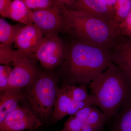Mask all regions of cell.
<instances>
[{"instance_id": "cell-10", "label": "cell", "mask_w": 131, "mask_h": 131, "mask_svg": "<svg viewBox=\"0 0 131 131\" xmlns=\"http://www.w3.org/2000/svg\"><path fill=\"white\" fill-rule=\"evenodd\" d=\"M68 8L81 11L106 21L116 20L113 8L108 6L104 0H75Z\"/></svg>"}, {"instance_id": "cell-23", "label": "cell", "mask_w": 131, "mask_h": 131, "mask_svg": "<svg viewBox=\"0 0 131 131\" xmlns=\"http://www.w3.org/2000/svg\"><path fill=\"white\" fill-rule=\"evenodd\" d=\"M12 68L7 65L0 66V91L1 93L7 89L9 75Z\"/></svg>"}, {"instance_id": "cell-19", "label": "cell", "mask_w": 131, "mask_h": 131, "mask_svg": "<svg viewBox=\"0 0 131 131\" xmlns=\"http://www.w3.org/2000/svg\"><path fill=\"white\" fill-rule=\"evenodd\" d=\"M108 118L105 114L93 107L86 122L93 126L98 130H100Z\"/></svg>"}, {"instance_id": "cell-6", "label": "cell", "mask_w": 131, "mask_h": 131, "mask_svg": "<svg viewBox=\"0 0 131 131\" xmlns=\"http://www.w3.org/2000/svg\"><path fill=\"white\" fill-rule=\"evenodd\" d=\"M14 68L9 75L8 89L21 90L31 84L40 74L34 59L20 55L14 50Z\"/></svg>"}, {"instance_id": "cell-24", "label": "cell", "mask_w": 131, "mask_h": 131, "mask_svg": "<svg viewBox=\"0 0 131 131\" xmlns=\"http://www.w3.org/2000/svg\"><path fill=\"white\" fill-rule=\"evenodd\" d=\"M121 35L131 39V11L128 16L119 24Z\"/></svg>"}, {"instance_id": "cell-17", "label": "cell", "mask_w": 131, "mask_h": 131, "mask_svg": "<svg viewBox=\"0 0 131 131\" xmlns=\"http://www.w3.org/2000/svg\"><path fill=\"white\" fill-rule=\"evenodd\" d=\"M64 86L69 95L74 101H92L96 102L94 96L93 95H90L88 94L86 88L84 85L76 86L66 84Z\"/></svg>"}, {"instance_id": "cell-21", "label": "cell", "mask_w": 131, "mask_h": 131, "mask_svg": "<svg viewBox=\"0 0 131 131\" xmlns=\"http://www.w3.org/2000/svg\"><path fill=\"white\" fill-rule=\"evenodd\" d=\"M14 50L11 47L5 45L0 44V63L7 65L13 62L14 58Z\"/></svg>"}, {"instance_id": "cell-9", "label": "cell", "mask_w": 131, "mask_h": 131, "mask_svg": "<svg viewBox=\"0 0 131 131\" xmlns=\"http://www.w3.org/2000/svg\"><path fill=\"white\" fill-rule=\"evenodd\" d=\"M43 36L42 31L33 23L25 25L20 28L15 38L16 50L21 56L31 58L43 39Z\"/></svg>"}, {"instance_id": "cell-12", "label": "cell", "mask_w": 131, "mask_h": 131, "mask_svg": "<svg viewBox=\"0 0 131 131\" xmlns=\"http://www.w3.org/2000/svg\"><path fill=\"white\" fill-rule=\"evenodd\" d=\"M24 98L21 90L8 89L1 93L0 124L18 106V103Z\"/></svg>"}, {"instance_id": "cell-28", "label": "cell", "mask_w": 131, "mask_h": 131, "mask_svg": "<svg viewBox=\"0 0 131 131\" xmlns=\"http://www.w3.org/2000/svg\"><path fill=\"white\" fill-rule=\"evenodd\" d=\"M98 130L95 129L93 126L85 122L83 126L81 131H98Z\"/></svg>"}, {"instance_id": "cell-4", "label": "cell", "mask_w": 131, "mask_h": 131, "mask_svg": "<svg viewBox=\"0 0 131 131\" xmlns=\"http://www.w3.org/2000/svg\"><path fill=\"white\" fill-rule=\"evenodd\" d=\"M26 88L28 101L35 112L45 119L52 115L58 89L54 75L40 72L35 81Z\"/></svg>"}, {"instance_id": "cell-20", "label": "cell", "mask_w": 131, "mask_h": 131, "mask_svg": "<svg viewBox=\"0 0 131 131\" xmlns=\"http://www.w3.org/2000/svg\"><path fill=\"white\" fill-rule=\"evenodd\" d=\"M29 9L31 10L45 9L52 7L55 5L54 0H21Z\"/></svg>"}, {"instance_id": "cell-5", "label": "cell", "mask_w": 131, "mask_h": 131, "mask_svg": "<svg viewBox=\"0 0 131 131\" xmlns=\"http://www.w3.org/2000/svg\"><path fill=\"white\" fill-rule=\"evenodd\" d=\"M66 50L58 34L46 35L32 58L39 61L45 69L52 70L62 64L65 59Z\"/></svg>"}, {"instance_id": "cell-2", "label": "cell", "mask_w": 131, "mask_h": 131, "mask_svg": "<svg viewBox=\"0 0 131 131\" xmlns=\"http://www.w3.org/2000/svg\"><path fill=\"white\" fill-rule=\"evenodd\" d=\"M111 62L109 49L76 40L66 50L62 64L70 81L86 84L105 71Z\"/></svg>"}, {"instance_id": "cell-18", "label": "cell", "mask_w": 131, "mask_h": 131, "mask_svg": "<svg viewBox=\"0 0 131 131\" xmlns=\"http://www.w3.org/2000/svg\"><path fill=\"white\" fill-rule=\"evenodd\" d=\"M113 9L115 18L119 24L131 11V0H116Z\"/></svg>"}, {"instance_id": "cell-26", "label": "cell", "mask_w": 131, "mask_h": 131, "mask_svg": "<svg viewBox=\"0 0 131 131\" xmlns=\"http://www.w3.org/2000/svg\"><path fill=\"white\" fill-rule=\"evenodd\" d=\"M12 2V0H0V14L2 17Z\"/></svg>"}, {"instance_id": "cell-16", "label": "cell", "mask_w": 131, "mask_h": 131, "mask_svg": "<svg viewBox=\"0 0 131 131\" xmlns=\"http://www.w3.org/2000/svg\"><path fill=\"white\" fill-rule=\"evenodd\" d=\"M20 25H10L4 19L0 18V44L11 46L15 41V38L21 27Z\"/></svg>"}, {"instance_id": "cell-13", "label": "cell", "mask_w": 131, "mask_h": 131, "mask_svg": "<svg viewBox=\"0 0 131 131\" xmlns=\"http://www.w3.org/2000/svg\"><path fill=\"white\" fill-rule=\"evenodd\" d=\"M32 12V10L29 9L21 0H13L2 17L28 25L33 23Z\"/></svg>"}, {"instance_id": "cell-8", "label": "cell", "mask_w": 131, "mask_h": 131, "mask_svg": "<svg viewBox=\"0 0 131 131\" xmlns=\"http://www.w3.org/2000/svg\"><path fill=\"white\" fill-rule=\"evenodd\" d=\"M42 124L40 119L30 109L18 106L0 124V131L36 130Z\"/></svg>"}, {"instance_id": "cell-14", "label": "cell", "mask_w": 131, "mask_h": 131, "mask_svg": "<svg viewBox=\"0 0 131 131\" xmlns=\"http://www.w3.org/2000/svg\"><path fill=\"white\" fill-rule=\"evenodd\" d=\"M73 102V101L68 94L64 86L61 89L58 88L54 104V111L52 115V122L53 124L56 123L68 115Z\"/></svg>"}, {"instance_id": "cell-25", "label": "cell", "mask_w": 131, "mask_h": 131, "mask_svg": "<svg viewBox=\"0 0 131 131\" xmlns=\"http://www.w3.org/2000/svg\"><path fill=\"white\" fill-rule=\"evenodd\" d=\"M93 107V106H89L83 108L79 110L74 115L83 122H86Z\"/></svg>"}, {"instance_id": "cell-27", "label": "cell", "mask_w": 131, "mask_h": 131, "mask_svg": "<svg viewBox=\"0 0 131 131\" xmlns=\"http://www.w3.org/2000/svg\"><path fill=\"white\" fill-rule=\"evenodd\" d=\"M54 2L60 6H64L66 7H70L75 0H54Z\"/></svg>"}, {"instance_id": "cell-3", "label": "cell", "mask_w": 131, "mask_h": 131, "mask_svg": "<svg viewBox=\"0 0 131 131\" xmlns=\"http://www.w3.org/2000/svg\"><path fill=\"white\" fill-rule=\"evenodd\" d=\"M97 105L108 119L131 99V83L122 70L111 62L108 68L90 83Z\"/></svg>"}, {"instance_id": "cell-22", "label": "cell", "mask_w": 131, "mask_h": 131, "mask_svg": "<svg viewBox=\"0 0 131 131\" xmlns=\"http://www.w3.org/2000/svg\"><path fill=\"white\" fill-rule=\"evenodd\" d=\"M84 123L74 115H71L61 131H81Z\"/></svg>"}, {"instance_id": "cell-30", "label": "cell", "mask_w": 131, "mask_h": 131, "mask_svg": "<svg viewBox=\"0 0 131 131\" xmlns=\"http://www.w3.org/2000/svg\"><path fill=\"white\" fill-rule=\"evenodd\" d=\"M36 130H30L29 131H35Z\"/></svg>"}, {"instance_id": "cell-1", "label": "cell", "mask_w": 131, "mask_h": 131, "mask_svg": "<svg viewBox=\"0 0 131 131\" xmlns=\"http://www.w3.org/2000/svg\"><path fill=\"white\" fill-rule=\"evenodd\" d=\"M65 30L77 40L111 49L122 37L117 20L107 21L81 11L61 6Z\"/></svg>"}, {"instance_id": "cell-11", "label": "cell", "mask_w": 131, "mask_h": 131, "mask_svg": "<svg viewBox=\"0 0 131 131\" xmlns=\"http://www.w3.org/2000/svg\"><path fill=\"white\" fill-rule=\"evenodd\" d=\"M110 51L112 62L122 70L131 83V39L122 36Z\"/></svg>"}, {"instance_id": "cell-15", "label": "cell", "mask_w": 131, "mask_h": 131, "mask_svg": "<svg viewBox=\"0 0 131 131\" xmlns=\"http://www.w3.org/2000/svg\"><path fill=\"white\" fill-rule=\"evenodd\" d=\"M113 117L111 131H131V99Z\"/></svg>"}, {"instance_id": "cell-7", "label": "cell", "mask_w": 131, "mask_h": 131, "mask_svg": "<svg viewBox=\"0 0 131 131\" xmlns=\"http://www.w3.org/2000/svg\"><path fill=\"white\" fill-rule=\"evenodd\" d=\"M31 20L32 23L41 30L45 36L48 34H58L65 30L61 6L56 2L52 7L32 10Z\"/></svg>"}, {"instance_id": "cell-29", "label": "cell", "mask_w": 131, "mask_h": 131, "mask_svg": "<svg viewBox=\"0 0 131 131\" xmlns=\"http://www.w3.org/2000/svg\"><path fill=\"white\" fill-rule=\"evenodd\" d=\"M108 6L113 8L114 5L116 0H104Z\"/></svg>"}]
</instances>
